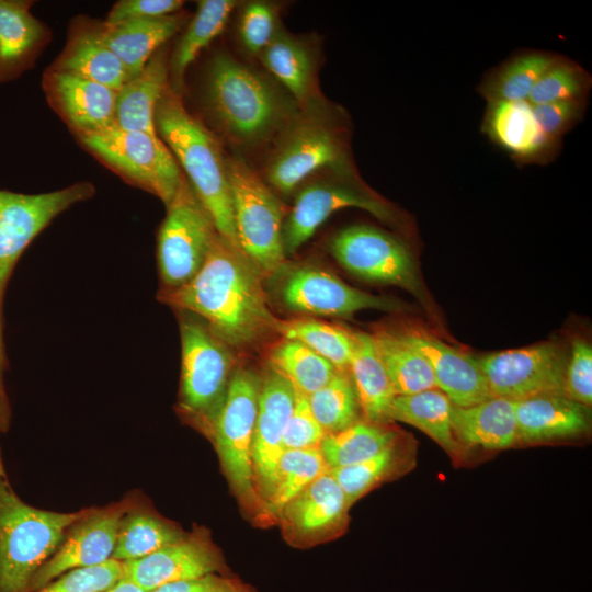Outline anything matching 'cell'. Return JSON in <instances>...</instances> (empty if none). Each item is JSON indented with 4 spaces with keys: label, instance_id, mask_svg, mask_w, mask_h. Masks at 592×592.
<instances>
[{
    "label": "cell",
    "instance_id": "cell-42",
    "mask_svg": "<svg viewBox=\"0 0 592 592\" xmlns=\"http://www.w3.org/2000/svg\"><path fill=\"white\" fill-rule=\"evenodd\" d=\"M396 464L395 443L375 456L350 466L330 468L329 471L341 487L348 506L382 481Z\"/></svg>",
    "mask_w": 592,
    "mask_h": 592
},
{
    "label": "cell",
    "instance_id": "cell-3",
    "mask_svg": "<svg viewBox=\"0 0 592 592\" xmlns=\"http://www.w3.org/2000/svg\"><path fill=\"white\" fill-rule=\"evenodd\" d=\"M155 125L212 217L218 235L240 249L234 221L227 156L217 138L185 109L181 95L170 86L157 104Z\"/></svg>",
    "mask_w": 592,
    "mask_h": 592
},
{
    "label": "cell",
    "instance_id": "cell-9",
    "mask_svg": "<svg viewBox=\"0 0 592 592\" xmlns=\"http://www.w3.org/2000/svg\"><path fill=\"white\" fill-rule=\"evenodd\" d=\"M77 138L104 166L126 182L156 195L166 206L184 179L159 135L127 130L113 124Z\"/></svg>",
    "mask_w": 592,
    "mask_h": 592
},
{
    "label": "cell",
    "instance_id": "cell-6",
    "mask_svg": "<svg viewBox=\"0 0 592 592\" xmlns=\"http://www.w3.org/2000/svg\"><path fill=\"white\" fill-rule=\"evenodd\" d=\"M95 192L87 181L41 193L23 194L0 190V430L10 421V407L4 386L7 367L2 337V303L5 286L19 258L32 240L60 213L89 200Z\"/></svg>",
    "mask_w": 592,
    "mask_h": 592
},
{
    "label": "cell",
    "instance_id": "cell-12",
    "mask_svg": "<svg viewBox=\"0 0 592 592\" xmlns=\"http://www.w3.org/2000/svg\"><path fill=\"white\" fill-rule=\"evenodd\" d=\"M180 312V403L185 413L208 426L226 394L232 355L229 346L197 316Z\"/></svg>",
    "mask_w": 592,
    "mask_h": 592
},
{
    "label": "cell",
    "instance_id": "cell-28",
    "mask_svg": "<svg viewBox=\"0 0 592 592\" xmlns=\"http://www.w3.org/2000/svg\"><path fill=\"white\" fill-rule=\"evenodd\" d=\"M259 57L300 109L322 96L317 87V57L304 39L278 29Z\"/></svg>",
    "mask_w": 592,
    "mask_h": 592
},
{
    "label": "cell",
    "instance_id": "cell-50",
    "mask_svg": "<svg viewBox=\"0 0 592 592\" xmlns=\"http://www.w3.org/2000/svg\"><path fill=\"white\" fill-rule=\"evenodd\" d=\"M0 475L7 477L4 464H3V460H2V456H1V451H0Z\"/></svg>",
    "mask_w": 592,
    "mask_h": 592
},
{
    "label": "cell",
    "instance_id": "cell-18",
    "mask_svg": "<svg viewBox=\"0 0 592 592\" xmlns=\"http://www.w3.org/2000/svg\"><path fill=\"white\" fill-rule=\"evenodd\" d=\"M428 362L436 387L454 406L469 407L493 397L478 357L471 356L422 328L396 330Z\"/></svg>",
    "mask_w": 592,
    "mask_h": 592
},
{
    "label": "cell",
    "instance_id": "cell-21",
    "mask_svg": "<svg viewBox=\"0 0 592 592\" xmlns=\"http://www.w3.org/2000/svg\"><path fill=\"white\" fill-rule=\"evenodd\" d=\"M101 23L86 16L72 21L66 45L49 69L76 75L118 91L127 81V73L105 43Z\"/></svg>",
    "mask_w": 592,
    "mask_h": 592
},
{
    "label": "cell",
    "instance_id": "cell-41",
    "mask_svg": "<svg viewBox=\"0 0 592 592\" xmlns=\"http://www.w3.org/2000/svg\"><path fill=\"white\" fill-rule=\"evenodd\" d=\"M590 88V75L578 64L559 57L538 79L528 95L527 102L531 105H539L587 100Z\"/></svg>",
    "mask_w": 592,
    "mask_h": 592
},
{
    "label": "cell",
    "instance_id": "cell-36",
    "mask_svg": "<svg viewBox=\"0 0 592 592\" xmlns=\"http://www.w3.org/2000/svg\"><path fill=\"white\" fill-rule=\"evenodd\" d=\"M396 434L383 423L356 421L339 432L327 434L319 449L328 468L364 462L395 443Z\"/></svg>",
    "mask_w": 592,
    "mask_h": 592
},
{
    "label": "cell",
    "instance_id": "cell-34",
    "mask_svg": "<svg viewBox=\"0 0 592 592\" xmlns=\"http://www.w3.org/2000/svg\"><path fill=\"white\" fill-rule=\"evenodd\" d=\"M372 335L396 396L437 388L428 362L397 331L379 330Z\"/></svg>",
    "mask_w": 592,
    "mask_h": 592
},
{
    "label": "cell",
    "instance_id": "cell-45",
    "mask_svg": "<svg viewBox=\"0 0 592 592\" xmlns=\"http://www.w3.org/2000/svg\"><path fill=\"white\" fill-rule=\"evenodd\" d=\"M326 433L312 414L308 397L296 392L295 405L283 434L287 449L319 448Z\"/></svg>",
    "mask_w": 592,
    "mask_h": 592
},
{
    "label": "cell",
    "instance_id": "cell-43",
    "mask_svg": "<svg viewBox=\"0 0 592 592\" xmlns=\"http://www.w3.org/2000/svg\"><path fill=\"white\" fill-rule=\"evenodd\" d=\"M278 29L277 8L273 3L250 1L242 7L238 34L248 54L259 57Z\"/></svg>",
    "mask_w": 592,
    "mask_h": 592
},
{
    "label": "cell",
    "instance_id": "cell-13",
    "mask_svg": "<svg viewBox=\"0 0 592 592\" xmlns=\"http://www.w3.org/2000/svg\"><path fill=\"white\" fill-rule=\"evenodd\" d=\"M158 234L157 259L161 291L190 282L202 269L217 230L187 180L183 179Z\"/></svg>",
    "mask_w": 592,
    "mask_h": 592
},
{
    "label": "cell",
    "instance_id": "cell-8",
    "mask_svg": "<svg viewBox=\"0 0 592 592\" xmlns=\"http://www.w3.org/2000/svg\"><path fill=\"white\" fill-rule=\"evenodd\" d=\"M299 187L282 229L285 255L294 254L337 210L361 208L392 227H405L401 213L369 190L356 171H321Z\"/></svg>",
    "mask_w": 592,
    "mask_h": 592
},
{
    "label": "cell",
    "instance_id": "cell-4",
    "mask_svg": "<svg viewBox=\"0 0 592 592\" xmlns=\"http://www.w3.org/2000/svg\"><path fill=\"white\" fill-rule=\"evenodd\" d=\"M334 170L356 171L340 110L320 99L301 107L273 140L264 166V181L289 194L312 175Z\"/></svg>",
    "mask_w": 592,
    "mask_h": 592
},
{
    "label": "cell",
    "instance_id": "cell-49",
    "mask_svg": "<svg viewBox=\"0 0 592 592\" xmlns=\"http://www.w3.org/2000/svg\"><path fill=\"white\" fill-rule=\"evenodd\" d=\"M100 592H148V591L141 589L137 584L126 579H121L114 585Z\"/></svg>",
    "mask_w": 592,
    "mask_h": 592
},
{
    "label": "cell",
    "instance_id": "cell-32",
    "mask_svg": "<svg viewBox=\"0 0 592 592\" xmlns=\"http://www.w3.org/2000/svg\"><path fill=\"white\" fill-rule=\"evenodd\" d=\"M238 2L202 0L169 59V86L180 94L189 66L223 31Z\"/></svg>",
    "mask_w": 592,
    "mask_h": 592
},
{
    "label": "cell",
    "instance_id": "cell-27",
    "mask_svg": "<svg viewBox=\"0 0 592 592\" xmlns=\"http://www.w3.org/2000/svg\"><path fill=\"white\" fill-rule=\"evenodd\" d=\"M452 426L460 446L509 448L517 441L514 401L491 397L469 407L453 405Z\"/></svg>",
    "mask_w": 592,
    "mask_h": 592
},
{
    "label": "cell",
    "instance_id": "cell-11",
    "mask_svg": "<svg viewBox=\"0 0 592 592\" xmlns=\"http://www.w3.org/2000/svg\"><path fill=\"white\" fill-rule=\"evenodd\" d=\"M260 382L249 369L231 374L223 401L208 425L232 489L244 504L252 506L261 501L254 488L252 465Z\"/></svg>",
    "mask_w": 592,
    "mask_h": 592
},
{
    "label": "cell",
    "instance_id": "cell-40",
    "mask_svg": "<svg viewBox=\"0 0 592 592\" xmlns=\"http://www.w3.org/2000/svg\"><path fill=\"white\" fill-rule=\"evenodd\" d=\"M308 401L326 435L346 429L357 421L360 405L348 373L337 372L325 386L308 397Z\"/></svg>",
    "mask_w": 592,
    "mask_h": 592
},
{
    "label": "cell",
    "instance_id": "cell-30",
    "mask_svg": "<svg viewBox=\"0 0 592 592\" xmlns=\"http://www.w3.org/2000/svg\"><path fill=\"white\" fill-rule=\"evenodd\" d=\"M352 353L349 374L354 385L360 409L367 421L384 423L395 392L377 353L373 335L365 332H352Z\"/></svg>",
    "mask_w": 592,
    "mask_h": 592
},
{
    "label": "cell",
    "instance_id": "cell-46",
    "mask_svg": "<svg viewBox=\"0 0 592 592\" xmlns=\"http://www.w3.org/2000/svg\"><path fill=\"white\" fill-rule=\"evenodd\" d=\"M587 100L554 102L532 105L535 119L542 132L559 143L570 128L583 116Z\"/></svg>",
    "mask_w": 592,
    "mask_h": 592
},
{
    "label": "cell",
    "instance_id": "cell-1",
    "mask_svg": "<svg viewBox=\"0 0 592 592\" xmlns=\"http://www.w3.org/2000/svg\"><path fill=\"white\" fill-rule=\"evenodd\" d=\"M262 275L243 252L217 234L200 272L158 298L204 320L228 346L243 348L275 333Z\"/></svg>",
    "mask_w": 592,
    "mask_h": 592
},
{
    "label": "cell",
    "instance_id": "cell-14",
    "mask_svg": "<svg viewBox=\"0 0 592 592\" xmlns=\"http://www.w3.org/2000/svg\"><path fill=\"white\" fill-rule=\"evenodd\" d=\"M493 397L513 401L562 394L567 356L555 342L505 350L478 357Z\"/></svg>",
    "mask_w": 592,
    "mask_h": 592
},
{
    "label": "cell",
    "instance_id": "cell-7",
    "mask_svg": "<svg viewBox=\"0 0 592 592\" xmlns=\"http://www.w3.org/2000/svg\"><path fill=\"white\" fill-rule=\"evenodd\" d=\"M227 171L239 247L262 277H273L286 265V205L240 156L227 157Z\"/></svg>",
    "mask_w": 592,
    "mask_h": 592
},
{
    "label": "cell",
    "instance_id": "cell-31",
    "mask_svg": "<svg viewBox=\"0 0 592 592\" xmlns=\"http://www.w3.org/2000/svg\"><path fill=\"white\" fill-rule=\"evenodd\" d=\"M453 403L439 388L395 396L388 420L408 423L430 436L453 459L460 457V444L452 426Z\"/></svg>",
    "mask_w": 592,
    "mask_h": 592
},
{
    "label": "cell",
    "instance_id": "cell-17",
    "mask_svg": "<svg viewBox=\"0 0 592 592\" xmlns=\"http://www.w3.org/2000/svg\"><path fill=\"white\" fill-rule=\"evenodd\" d=\"M293 386L271 367L260 382L258 413L252 441L254 482L266 500L275 488L284 452L283 434L295 405Z\"/></svg>",
    "mask_w": 592,
    "mask_h": 592
},
{
    "label": "cell",
    "instance_id": "cell-39",
    "mask_svg": "<svg viewBox=\"0 0 592 592\" xmlns=\"http://www.w3.org/2000/svg\"><path fill=\"white\" fill-rule=\"evenodd\" d=\"M328 470L319 448L284 451L275 488L264 501V512L280 514L287 503Z\"/></svg>",
    "mask_w": 592,
    "mask_h": 592
},
{
    "label": "cell",
    "instance_id": "cell-19",
    "mask_svg": "<svg viewBox=\"0 0 592 592\" xmlns=\"http://www.w3.org/2000/svg\"><path fill=\"white\" fill-rule=\"evenodd\" d=\"M223 560L206 535L195 533L159 550L123 562V578L150 592L160 585L219 573Z\"/></svg>",
    "mask_w": 592,
    "mask_h": 592
},
{
    "label": "cell",
    "instance_id": "cell-2",
    "mask_svg": "<svg viewBox=\"0 0 592 592\" xmlns=\"http://www.w3.org/2000/svg\"><path fill=\"white\" fill-rule=\"evenodd\" d=\"M204 101L219 130L247 148L273 141L300 110L288 93L225 53L210 60Z\"/></svg>",
    "mask_w": 592,
    "mask_h": 592
},
{
    "label": "cell",
    "instance_id": "cell-23",
    "mask_svg": "<svg viewBox=\"0 0 592 592\" xmlns=\"http://www.w3.org/2000/svg\"><path fill=\"white\" fill-rule=\"evenodd\" d=\"M482 128L494 144L526 163L544 161L558 144L542 132L527 101L489 102Z\"/></svg>",
    "mask_w": 592,
    "mask_h": 592
},
{
    "label": "cell",
    "instance_id": "cell-37",
    "mask_svg": "<svg viewBox=\"0 0 592 592\" xmlns=\"http://www.w3.org/2000/svg\"><path fill=\"white\" fill-rule=\"evenodd\" d=\"M269 358L270 367L306 397L325 386L338 372L329 361L293 340L275 345Z\"/></svg>",
    "mask_w": 592,
    "mask_h": 592
},
{
    "label": "cell",
    "instance_id": "cell-15",
    "mask_svg": "<svg viewBox=\"0 0 592 592\" xmlns=\"http://www.w3.org/2000/svg\"><path fill=\"white\" fill-rule=\"evenodd\" d=\"M278 297L292 311L318 316H351L362 309L396 311L402 304L354 288L335 275L314 265H298L286 272Z\"/></svg>",
    "mask_w": 592,
    "mask_h": 592
},
{
    "label": "cell",
    "instance_id": "cell-29",
    "mask_svg": "<svg viewBox=\"0 0 592 592\" xmlns=\"http://www.w3.org/2000/svg\"><path fill=\"white\" fill-rule=\"evenodd\" d=\"M168 86L169 59L160 48L144 69L116 92L114 124L123 129L158 135L155 113Z\"/></svg>",
    "mask_w": 592,
    "mask_h": 592
},
{
    "label": "cell",
    "instance_id": "cell-26",
    "mask_svg": "<svg viewBox=\"0 0 592 592\" xmlns=\"http://www.w3.org/2000/svg\"><path fill=\"white\" fill-rule=\"evenodd\" d=\"M186 20L185 14L177 12L115 24L103 21L101 27L105 43L123 64L128 80L144 69L160 47L182 29Z\"/></svg>",
    "mask_w": 592,
    "mask_h": 592
},
{
    "label": "cell",
    "instance_id": "cell-47",
    "mask_svg": "<svg viewBox=\"0 0 592 592\" xmlns=\"http://www.w3.org/2000/svg\"><path fill=\"white\" fill-rule=\"evenodd\" d=\"M183 7L180 0H121L110 10L105 23L115 24L124 21L158 18L179 12Z\"/></svg>",
    "mask_w": 592,
    "mask_h": 592
},
{
    "label": "cell",
    "instance_id": "cell-44",
    "mask_svg": "<svg viewBox=\"0 0 592 592\" xmlns=\"http://www.w3.org/2000/svg\"><path fill=\"white\" fill-rule=\"evenodd\" d=\"M563 392L568 398L585 407L592 403V348L580 337L571 341L565 369Z\"/></svg>",
    "mask_w": 592,
    "mask_h": 592
},
{
    "label": "cell",
    "instance_id": "cell-25",
    "mask_svg": "<svg viewBox=\"0 0 592 592\" xmlns=\"http://www.w3.org/2000/svg\"><path fill=\"white\" fill-rule=\"evenodd\" d=\"M349 509L341 487L328 470L287 503L280 515L294 536L306 539L339 530Z\"/></svg>",
    "mask_w": 592,
    "mask_h": 592
},
{
    "label": "cell",
    "instance_id": "cell-16",
    "mask_svg": "<svg viewBox=\"0 0 592 592\" xmlns=\"http://www.w3.org/2000/svg\"><path fill=\"white\" fill-rule=\"evenodd\" d=\"M129 508L126 502L88 509L68 528L56 551L37 570L29 592L38 591L67 571L98 566L112 559L121 521Z\"/></svg>",
    "mask_w": 592,
    "mask_h": 592
},
{
    "label": "cell",
    "instance_id": "cell-35",
    "mask_svg": "<svg viewBox=\"0 0 592 592\" xmlns=\"http://www.w3.org/2000/svg\"><path fill=\"white\" fill-rule=\"evenodd\" d=\"M185 536L162 519L130 506L121 521L112 559L121 562L139 559Z\"/></svg>",
    "mask_w": 592,
    "mask_h": 592
},
{
    "label": "cell",
    "instance_id": "cell-24",
    "mask_svg": "<svg viewBox=\"0 0 592 592\" xmlns=\"http://www.w3.org/2000/svg\"><path fill=\"white\" fill-rule=\"evenodd\" d=\"M517 440L547 442L588 431V407L562 394H546L514 401Z\"/></svg>",
    "mask_w": 592,
    "mask_h": 592
},
{
    "label": "cell",
    "instance_id": "cell-33",
    "mask_svg": "<svg viewBox=\"0 0 592 592\" xmlns=\"http://www.w3.org/2000/svg\"><path fill=\"white\" fill-rule=\"evenodd\" d=\"M559 57L537 50L519 54L485 77L480 93L488 103L527 101L538 79Z\"/></svg>",
    "mask_w": 592,
    "mask_h": 592
},
{
    "label": "cell",
    "instance_id": "cell-5",
    "mask_svg": "<svg viewBox=\"0 0 592 592\" xmlns=\"http://www.w3.org/2000/svg\"><path fill=\"white\" fill-rule=\"evenodd\" d=\"M87 510L61 513L32 506L0 475V592H29L37 570Z\"/></svg>",
    "mask_w": 592,
    "mask_h": 592
},
{
    "label": "cell",
    "instance_id": "cell-20",
    "mask_svg": "<svg viewBox=\"0 0 592 592\" xmlns=\"http://www.w3.org/2000/svg\"><path fill=\"white\" fill-rule=\"evenodd\" d=\"M42 87L47 102L76 137L115 123V90L95 81L46 69Z\"/></svg>",
    "mask_w": 592,
    "mask_h": 592
},
{
    "label": "cell",
    "instance_id": "cell-48",
    "mask_svg": "<svg viewBox=\"0 0 592 592\" xmlns=\"http://www.w3.org/2000/svg\"><path fill=\"white\" fill-rule=\"evenodd\" d=\"M150 592H255L242 581L210 573L195 579L182 580L158 587Z\"/></svg>",
    "mask_w": 592,
    "mask_h": 592
},
{
    "label": "cell",
    "instance_id": "cell-22",
    "mask_svg": "<svg viewBox=\"0 0 592 592\" xmlns=\"http://www.w3.org/2000/svg\"><path fill=\"white\" fill-rule=\"evenodd\" d=\"M33 3L0 0V84L31 69L50 41L47 24L31 12Z\"/></svg>",
    "mask_w": 592,
    "mask_h": 592
},
{
    "label": "cell",
    "instance_id": "cell-38",
    "mask_svg": "<svg viewBox=\"0 0 592 592\" xmlns=\"http://www.w3.org/2000/svg\"><path fill=\"white\" fill-rule=\"evenodd\" d=\"M275 333L284 340L300 342L329 361L338 372L349 374L352 353L351 333L340 327L315 319H278Z\"/></svg>",
    "mask_w": 592,
    "mask_h": 592
},
{
    "label": "cell",
    "instance_id": "cell-10",
    "mask_svg": "<svg viewBox=\"0 0 592 592\" xmlns=\"http://www.w3.org/2000/svg\"><path fill=\"white\" fill-rule=\"evenodd\" d=\"M329 250L349 273L364 281L398 286L434 316L433 301L414 255L397 236L377 227L353 225L331 238Z\"/></svg>",
    "mask_w": 592,
    "mask_h": 592
}]
</instances>
